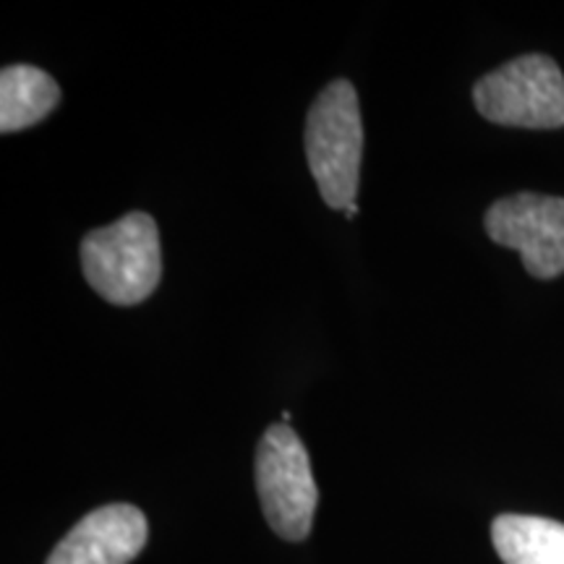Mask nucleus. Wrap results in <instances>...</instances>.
Returning a JSON list of instances; mask_svg holds the SVG:
<instances>
[{"mask_svg": "<svg viewBox=\"0 0 564 564\" xmlns=\"http://www.w3.org/2000/svg\"><path fill=\"white\" fill-rule=\"evenodd\" d=\"M491 541L505 564H564V523L535 514H499Z\"/></svg>", "mask_w": 564, "mask_h": 564, "instance_id": "7", "label": "nucleus"}, {"mask_svg": "<svg viewBox=\"0 0 564 564\" xmlns=\"http://www.w3.org/2000/svg\"><path fill=\"white\" fill-rule=\"evenodd\" d=\"M82 270L89 288L116 306H137L162 274L160 232L144 212H131L82 241Z\"/></svg>", "mask_w": 564, "mask_h": 564, "instance_id": "1", "label": "nucleus"}, {"mask_svg": "<svg viewBox=\"0 0 564 564\" xmlns=\"http://www.w3.org/2000/svg\"><path fill=\"white\" fill-rule=\"evenodd\" d=\"M494 243L520 251L528 274L552 280L564 272V199L544 194H514L486 212Z\"/></svg>", "mask_w": 564, "mask_h": 564, "instance_id": "5", "label": "nucleus"}, {"mask_svg": "<svg viewBox=\"0 0 564 564\" xmlns=\"http://www.w3.org/2000/svg\"><path fill=\"white\" fill-rule=\"evenodd\" d=\"M147 518L133 505H108L70 528L47 564H129L147 544Z\"/></svg>", "mask_w": 564, "mask_h": 564, "instance_id": "6", "label": "nucleus"}, {"mask_svg": "<svg viewBox=\"0 0 564 564\" xmlns=\"http://www.w3.org/2000/svg\"><path fill=\"white\" fill-rule=\"evenodd\" d=\"M61 102V87L45 70L9 66L0 74V131L13 133L40 123Z\"/></svg>", "mask_w": 564, "mask_h": 564, "instance_id": "8", "label": "nucleus"}, {"mask_svg": "<svg viewBox=\"0 0 564 564\" xmlns=\"http://www.w3.org/2000/svg\"><path fill=\"white\" fill-rule=\"evenodd\" d=\"M476 108L486 121L514 129L564 126V76L546 55L531 53L486 74L474 87Z\"/></svg>", "mask_w": 564, "mask_h": 564, "instance_id": "4", "label": "nucleus"}, {"mask_svg": "<svg viewBox=\"0 0 564 564\" xmlns=\"http://www.w3.org/2000/svg\"><path fill=\"white\" fill-rule=\"evenodd\" d=\"M345 215H348V217H356V215H358V204H352L350 209H345Z\"/></svg>", "mask_w": 564, "mask_h": 564, "instance_id": "9", "label": "nucleus"}, {"mask_svg": "<svg viewBox=\"0 0 564 564\" xmlns=\"http://www.w3.org/2000/svg\"><path fill=\"white\" fill-rule=\"evenodd\" d=\"M257 489L267 523L280 539L303 541L312 533L319 491L306 447L288 423H274L259 442Z\"/></svg>", "mask_w": 564, "mask_h": 564, "instance_id": "3", "label": "nucleus"}, {"mask_svg": "<svg viewBox=\"0 0 564 564\" xmlns=\"http://www.w3.org/2000/svg\"><path fill=\"white\" fill-rule=\"evenodd\" d=\"M361 154L364 123L356 87L337 79L322 89L306 121L308 167L322 199L333 209H350L356 204Z\"/></svg>", "mask_w": 564, "mask_h": 564, "instance_id": "2", "label": "nucleus"}]
</instances>
